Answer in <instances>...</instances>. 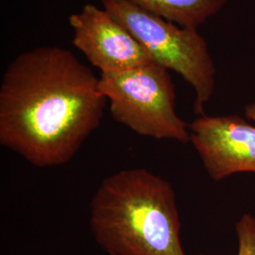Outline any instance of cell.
Instances as JSON below:
<instances>
[{
    "label": "cell",
    "instance_id": "6da1fadb",
    "mask_svg": "<svg viewBox=\"0 0 255 255\" xmlns=\"http://www.w3.org/2000/svg\"><path fill=\"white\" fill-rule=\"evenodd\" d=\"M107 102L100 78L70 50L24 51L0 84V144L36 167L63 165L100 127Z\"/></svg>",
    "mask_w": 255,
    "mask_h": 255
},
{
    "label": "cell",
    "instance_id": "7a4b0ae2",
    "mask_svg": "<svg viewBox=\"0 0 255 255\" xmlns=\"http://www.w3.org/2000/svg\"><path fill=\"white\" fill-rule=\"evenodd\" d=\"M90 227L109 255H185L173 187L146 168L102 181L90 203Z\"/></svg>",
    "mask_w": 255,
    "mask_h": 255
},
{
    "label": "cell",
    "instance_id": "3957f363",
    "mask_svg": "<svg viewBox=\"0 0 255 255\" xmlns=\"http://www.w3.org/2000/svg\"><path fill=\"white\" fill-rule=\"evenodd\" d=\"M103 8L144 46L153 62L181 75L195 92L194 112L203 116L215 91L216 66L197 28L183 27L128 0H101Z\"/></svg>",
    "mask_w": 255,
    "mask_h": 255
},
{
    "label": "cell",
    "instance_id": "277c9868",
    "mask_svg": "<svg viewBox=\"0 0 255 255\" xmlns=\"http://www.w3.org/2000/svg\"><path fill=\"white\" fill-rule=\"evenodd\" d=\"M100 87L118 123L137 134L157 140L190 141L189 124L175 108V87L169 70L160 64L101 73Z\"/></svg>",
    "mask_w": 255,
    "mask_h": 255
},
{
    "label": "cell",
    "instance_id": "5b68a950",
    "mask_svg": "<svg viewBox=\"0 0 255 255\" xmlns=\"http://www.w3.org/2000/svg\"><path fill=\"white\" fill-rule=\"evenodd\" d=\"M73 28V45L101 73L123 72L153 60L136 38L107 9L85 4L69 16Z\"/></svg>",
    "mask_w": 255,
    "mask_h": 255
},
{
    "label": "cell",
    "instance_id": "8992f818",
    "mask_svg": "<svg viewBox=\"0 0 255 255\" xmlns=\"http://www.w3.org/2000/svg\"><path fill=\"white\" fill-rule=\"evenodd\" d=\"M190 128V141L214 181L255 173V126L236 115L200 116Z\"/></svg>",
    "mask_w": 255,
    "mask_h": 255
},
{
    "label": "cell",
    "instance_id": "52a82bcc",
    "mask_svg": "<svg viewBox=\"0 0 255 255\" xmlns=\"http://www.w3.org/2000/svg\"><path fill=\"white\" fill-rule=\"evenodd\" d=\"M181 27L197 28L222 9L227 0H128Z\"/></svg>",
    "mask_w": 255,
    "mask_h": 255
},
{
    "label": "cell",
    "instance_id": "ba28073f",
    "mask_svg": "<svg viewBox=\"0 0 255 255\" xmlns=\"http://www.w3.org/2000/svg\"><path fill=\"white\" fill-rule=\"evenodd\" d=\"M237 255H255V217L243 215L237 222Z\"/></svg>",
    "mask_w": 255,
    "mask_h": 255
},
{
    "label": "cell",
    "instance_id": "9c48e42d",
    "mask_svg": "<svg viewBox=\"0 0 255 255\" xmlns=\"http://www.w3.org/2000/svg\"><path fill=\"white\" fill-rule=\"evenodd\" d=\"M245 115L248 119L255 122V103L247 105L245 107Z\"/></svg>",
    "mask_w": 255,
    "mask_h": 255
}]
</instances>
